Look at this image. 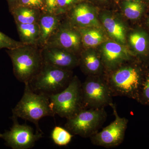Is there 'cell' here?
Wrapping results in <instances>:
<instances>
[{"instance_id":"obj_19","label":"cell","mask_w":149,"mask_h":149,"mask_svg":"<svg viewBox=\"0 0 149 149\" xmlns=\"http://www.w3.org/2000/svg\"><path fill=\"white\" fill-rule=\"evenodd\" d=\"M118 3L124 16L132 21L140 20L149 8V6L144 0H128Z\"/></svg>"},{"instance_id":"obj_14","label":"cell","mask_w":149,"mask_h":149,"mask_svg":"<svg viewBox=\"0 0 149 149\" xmlns=\"http://www.w3.org/2000/svg\"><path fill=\"white\" fill-rule=\"evenodd\" d=\"M137 60L149 67V33L141 27L128 32L127 45Z\"/></svg>"},{"instance_id":"obj_4","label":"cell","mask_w":149,"mask_h":149,"mask_svg":"<svg viewBox=\"0 0 149 149\" xmlns=\"http://www.w3.org/2000/svg\"><path fill=\"white\" fill-rule=\"evenodd\" d=\"M73 76L72 70L43 63L39 72L28 83L35 93L49 96L63 91Z\"/></svg>"},{"instance_id":"obj_18","label":"cell","mask_w":149,"mask_h":149,"mask_svg":"<svg viewBox=\"0 0 149 149\" xmlns=\"http://www.w3.org/2000/svg\"><path fill=\"white\" fill-rule=\"evenodd\" d=\"M77 28L81 35L83 49L98 47L110 39L103 27Z\"/></svg>"},{"instance_id":"obj_29","label":"cell","mask_w":149,"mask_h":149,"mask_svg":"<svg viewBox=\"0 0 149 149\" xmlns=\"http://www.w3.org/2000/svg\"><path fill=\"white\" fill-rule=\"evenodd\" d=\"M6 1L8 4L9 10L10 11L17 6L19 0H6Z\"/></svg>"},{"instance_id":"obj_16","label":"cell","mask_w":149,"mask_h":149,"mask_svg":"<svg viewBox=\"0 0 149 149\" xmlns=\"http://www.w3.org/2000/svg\"><path fill=\"white\" fill-rule=\"evenodd\" d=\"M79 66L87 76L104 75L105 72L97 48H84L79 54Z\"/></svg>"},{"instance_id":"obj_21","label":"cell","mask_w":149,"mask_h":149,"mask_svg":"<svg viewBox=\"0 0 149 149\" xmlns=\"http://www.w3.org/2000/svg\"><path fill=\"white\" fill-rule=\"evenodd\" d=\"M15 24L20 42L24 45L37 46L40 37L38 23L22 24L16 22Z\"/></svg>"},{"instance_id":"obj_25","label":"cell","mask_w":149,"mask_h":149,"mask_svg":"<svg viewBox=\"0 0 149 149\" xmlns=\"http://www.w3.org/2000/svg\"><path fill=\"white\" fill-rule=\"evenodd\" d=\"M24 45L20 41L13 40L0 32V49L3 48H6L7 49H14Z\"/></svg>"},{"instance_id":"obj_30","label":"cell","mask_w":149,"mask_h":149,"mask_svg":"<svg viewBox=\"0 0 149 149\" xmlns=\"http://www.w3.org/2000/svg\"><path fill=\"white\" fill-rule=\"evenodd\" d=\"M148 11V15H147L146 17L145 23H146V25L147 28L149 30V8Z\"/></svg>"},{"instance_id":"obj_1","label":"cell","mask_w":149,"mask_h":149,"mask_svg":"<svg viewBox=\"0 0 149 149\" xmlns=\"http://www.w3.org/2000/svg\"><path fill=\"white\" fill-rule=\"evenodd\" d=\"M147 67L133 60L104 74L113 97H125L138 102Z\"/></svg>"},{"instance_id":"obj_24","label":"cell","mask_w":149,"mask_h":149,"mask_svg":"<svg viewBox=\"0 0 149 149\" xmlns=\"http://www.w3.org/2000/svg\"><path fill=\"white\" fill-rule=\"evenodd\" d=\"M138 102L141 104L149 106V67L147 69Z\"/></svg>"},{"instance_id":"obj_12","label":"cell","mask_w":149,"mask_h":149,"mask_svg":"<svg viewBox=\"0 0 149 149\" xmlns=\"http://www.w3.org/2000/svg\"><path fill=\"white\" fill-rule=\"evenodd\" d=\"M99 13L98 7L84 0L74 6L66 14L68 20L77 28L102 27Z\"/></svg>"},{"instance_id":"obj_10","label":"cell","mask_w":149,"mask_h":149,"mask_svg":"<svg viewBox=\"0 0 149 149\" xmlns=\"http://www.w3.org/2000/svg\"><path fill=\"white\" fill-rule=\"evenodd\" d=\"M98 48L105 72L113 70L126 62L136 59L128 46L111 39L103 43Z\"/></svg>"},{"instance_id":"obj_3","label":"cell","mask_w":149,"mask_h":149,"mask_svg":"<svg viewBox=\"0 0 149 149\" xmlns=\"http://www.w3.org/2000/svg\"><path fill=\"white\" fill-rule=\"evenodd\" d=\"M12 62L13 73L19 82L29 83L43 65L41 48L36 45H24L7 49Z\"/></svg>"},{"instance_id":"obj_26","label":"cell","mask_w":149,"mask_h":149,"mask_svg":"<svg viewBox=\"0 0 149 149\" xmlns=\"http://www.w3.org/2000/svg\"><path fill=\"white\" fill-rule=\"evenodd\" d=\"M24 6L44 10V0H19L17 6ZM16 7V6H15Z\"/></svg>"},{"instance_id":"obj_11","label":"cell","mask_w":149,"mask_h":149,"mask_svg":"<svg viewBox=\"0 0 149 149\" xmlns=\"http://www.w3.org/2000/svg\"><path fill=\"white\" fill-rule=\"evenodd\" d=\"M13 124L10 130L3 134L6 143L13 149H28L35 146L36 142L42 138L43 133H34L32 127L26 124H20L17 118L12 116Z\"/></svg>"},{"instance_id":"obj_22","label":"cell","mask_w":149,"mask_h":149,"mask_svg":"<svg viewBox=\"0 0 149 149\" xmlns=\"http://www.w3.org/2000/svg\"><path fill=\"white\" fill-rule=\"evenodd\" d=\"M52 139L58 146H66L71 142L73 135L66 128L56 126L52 131Z\"/></svg>"},{"instance_id":"obj_23","label":"cell","mask_w":149,"mask_h":149,"mask_svg":"<svg viewBox=\"0 0 149 149\" xmlns=\"http://www.w3.org/2000/svg\"><path fill=\"white\" fill-rule=\"evenodd\" d=\"M84 0H57L55 14H66L78 3Z\"/></svg>"},{"instance_id":"obj_28","label":"cell","mask_w":149,"mask_h":149,"mask_svg":"<svg viewBox=\"0 0 149 149\" xmlns=\"http://www.w3.org/2000/svg\"><path fill=\"white\" fill-rule=\"evenodd\" d=\"M84 1L91 3L95 5V6L98 7L99 6H104L109 4L111 0H84Z\"/></svg>"},{"instance_id":"obj_8","label":"cell","mask_w":149,"mask_h":149,"mask_svg":"<svg viewBox=\"0 0 149 149\" xmlns=\"http://www.w3.org/2000/svg\"><path fill=\"white\" fill-rule=\"evenodd\" d=\"M110 106L113 111L114 120L90 138L93 145L108 148L118 146L122 143L128 123L127 118L119 116L115 104L113 103Z\"/></svg>"},{"instance_id":"obj_31","label":"cell","mask_w":149,"mask_h":149,"mask_svg":"<svg viewBox=\"0 0 149 149\" xmlns=\"http://www.w3.org/2000/svg\"><path fill=\"white\" fill-rule=\"evenodd\" d=\"M114 1L117 2H119L121 1H128V0H114Z\"/></svg>"},{"instance_id":"obj_6","label":"cell","mask_w":149,"mask_h":149,"mask_svg":"<svg viewBox=\"0 0 149 149\" xmlns=\"http://www.w3.org/2000/svg\"><path fill=\"white\" fill-rule=\"evenodd\" d=\"M107 116L105 108L83 109L67 119L65 128L73 135L90 138L98 132Z\"/></svg>"},{"instance_id":"obj_33","label":"cell","mask_w":149,"mask_h":149,"mask_svg":"<svg viewBox=\"0 0 149 149\" xmlns=\"http://www.w3.org/2000/svg\"><path fill=\"white\" fill-rule=\"evenodd\" d=\"M3 137V134H1V133H0V138H2Z\"/></svg>"},{"instance_id":"obj_13","label":"cell","mask_w":149,"mask_h":149,"mask_svg":"<svg viewBox=\"0 0 149 149\" xmlns=\"http://www.w3.org/2000/svg\"><path fill=\"white\" fill-rule=\"evenodd\" d=\"M43 63L61 69L72 70L79 66V55L56 47H44L41 49Z\"/></svg>"},{"instance_id":"obj_7","label":"cell","mask_w":149,"mask_h":149,"mask_svg":"<svg viewBox=\"0 0 149 149\" xmlns=\"http://www.w3.org/2000/svg\"><path fill=\"white\" fill-rule=\"evenodd\" d=\"M84 108H105L113 103V97L104 75L87 76L81 85Z\"/></svg>"},{"instance_id":"obj_17","label":"cell","mask_w":149,"mask_h":149,"mask_svg":"<svg viewBox=\"0 0 149 149\" xmlns=\"http://www.w3.org/2000/svg\"><path fill=\"white\" fill-rule=\"evenodd\" d=\"M62 16L42 11L38 22L40 37L38 47L42 49L45 46L48 40L57 29L62 20Z\"/></svg>"},{"instance_id":"obj_20","label":"cell","mask_w":149,"mask_h":149,"mask_svg":"<svg viewBox=\"0 0 149 149\" xmlns=\"http://www.w3.org/2000/svg\"><path fill=\"white\" fill-rule=\"evenodd\" d=\"M10 12L13 16L15 23L33 24L38 23L42 13L41 10L24 6H16Z\"/></svg>"},{"instance_id":"obj_32","label":"cell","mask_w":149,"mask_h":149,"mask_svg":"<svg viewBox=\"0 0 149 149\" xmlns=\"http://www.w3.org/2000/svg\"><path fill=\"white\" fill-rule=\"evenodd\" d=\"M144 1L149 6V0H144Z\"/></svg>"},{"instance_id":"obj_2","label":"cell","mask_w":149,"mask_h":149,"mask_svg":"<svg viewBox=\"0 0 149 149\" xmlns=\"http://www.w3.org/2000/svg\"><path fill=\"white\" fill-rule=\"evenodd\" d=\"M23 96L12 110L13 116L20 118L35 124L37 132L43 133L39 121L46 116L55 115L51 106L49 96L34 92L25 83Z\"/></svg>"},{"instance_id":"obj_5","label":"cell","mask_w":149,"mask_h":149,"mask_svg":"<svg viewBox=\"0 0 149 149\" xmlns=\"http://www.w3.org/2000/svg\"><path fill=\"white\" fill-rule=\"evenodd\" d=\"M80 79L74 75L69 85L63 91L48 96L55 114L67 119L85 109Z\"/></svg>"},{"instance_id":"obj_27","label":"cell","mask_w":149,"mask_h":149,"mask_svg":"<svg viewBox=\"0 0 149 149\" xmlns=\"http://www.w3.org/2000/svg\"><path fill=\"white\" fill-rule=\"evenodd\" d=\"M44 12L55 14L57 0H44Z\"/></svg>"},{"instance_id":"obj_15","label":"cell","mask_w":149,"mask_h":149,"mask_svg":"<svg viewBox=\"0 0 149 149\" xmlns=\"http://www.w3.org/2000/svg\"><path fill=\"white\" fill-rule=\"evenodd\" d=\"M99 19L110 39L126 45L128 30L125 23L116 15L108 10L99 13Z\"/></svg>"},{"instance_id":"obj_9","label":"cell","mask_w":149,"mask_h":149,"mask_svg":"<svg viewBox=\"0 0 149 149\" xmlns=\"http://www.w3.org/2000/svg\"><path fill=\"white\" fill-rule=\"evenodd\" d=\"M45 47L61 48L78 55L83 49L80 32L67 19L62 20L44 47Z\"/></svg>"}]
</instances>
